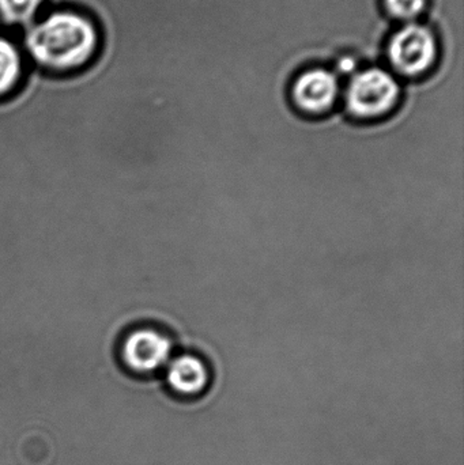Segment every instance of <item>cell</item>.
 Segmentation results:
<instances>
[{"label": "cell", "mask_w": 464, "mask_h": 465, "mask_svg": "<svg viewBox=\"0 0 464 465\" xmlns=\"http://www.w3.org/2000/svg\"><path fill=\"white\" fill-rule=\"evenodd\" d=\"M101 48L100 27L89 14L59 8L26 29L24 54L41 70L73 74L86 68Z\"/></svg>", "instance_id": "6da1fadb"}, {"label": "cell", "mask_w": 464, "mask_h": 465, "mask_svg": "<svg viewBox=\"0 0 464 465\" xmlns=\"http://www.w3.org/2000/svg\"><path fill=\"white\" fill-rule=\"evenodd\" d=\"M400 97V84L389 71L370 68L351 79L346 92V105L359 119H378L390 114Z\"/></svg>", "instance_id": "7a4b0ae2"}, {"label": "cell", "mask_w": 464, "mask_h": 465, "mask_svg": "<svg viewBox=\"0 0 464 465\" xmlns=\"http://www.w3.org/2000/svg\"><path fill=\"white\" fill-rule=\"evenodd\" d=\"M389 60L395 71L417 78L430 70L438 59V41L424 25L408 24L389 43Z\"/></svg>", "instance_id": "3957f363"}, {"label": "cell", "mask_w": 464, "mask_h": 465, "mask_svg": "<svg viewBox=\"0 0 464 465\" xmlns=\"http://www.w3.org/2000/svg\"><path fill=\"white\" fill-rule=\"evenodd\" d=\"M171 355V339L154 328H139L123 341V362L133 373H154L168 365Z\"/></svg>", "instance_id": "277c9868"}, {"label": "cell", "mask_w": 464, "mask_h": 465, "mask_svg": "<svg viewBox=\"0 0 464 465\" xmlns=\"http://www.w3.org/2000/svg\"><path fill=\"white\" fill-rule=\"evenodd\" d=\"M340 94V84L331 71L324 68L302 73L291 87V97L300 111L307 114H323L334 106Z\"/></svg>", "instance_id": "5b68a950"}, {"label": "cell", "mask_w": 464, "mask_h": 465, "mask_svg": "<svg viewBox=\"0 0 464 465\" xmlns=\"http://www.w3.org/2000/svg\"><path fill=\"white\" fill-rule=\"evenodd\" d=\"M209 371L201 358L184 354L169 361L166 381L173 392L182 396H198L209 384Z\"/></svg>", "instance_id": "8992f818"}, {"label": "cell", "mask_w": 464, "mask_h": 465, "mask_svg": "<svg viewBox=\"0 0 464 465\" xmlns=\"http://www.w3.org/2000/svg\"><path fill=\"white\" fill-rule=\"evenodd\" d=\"M24 76V49L13 38L0 35V100L16 92Z\"/></svg>", "instance_id": "52a82bcc"}, {"label": "cell", "mask_w": 464, "mask_h": 465, "mask_svg": "<svg viewBox=\"0 0 464 465\" xmlns=\"http://www.w3.org/2000/svg\"><path fill=\"white\" fill-rule=\"evenodd\" d=\"M46 0H0V21L10 27H29L40 18Z\"/></svg>", "instance_id": "ba28073f"}, {"label": "cell", "mask_w": 464, "mask_h": 465, "mask_svg": "<svg viewBox=\"0 0 464 465\" xmlns=\"http://www.w3.org/2000/svg\"><path fill=\"white\" fill-rule=\"evenodd\" d=\"M390 15L402 21H413L424 13L427 0H384Z\"/></svg>", "instance_id": "9c48e42d"}, {"label": "cell", "mask_w": 464, "mask_h": 465, "mask_svg": "<svg viewBox=\"0 0 464 465\" xmlns=\"http://www.w3.org/2000/svg\"><path fill=\"white\" fill-rule=\"evenodd\" d=\"M354 68V62L351 59H343L342 63H341V70L342 71H351Z\"/></svg>", "instance_id": "30bf717a"}]
</instances>
